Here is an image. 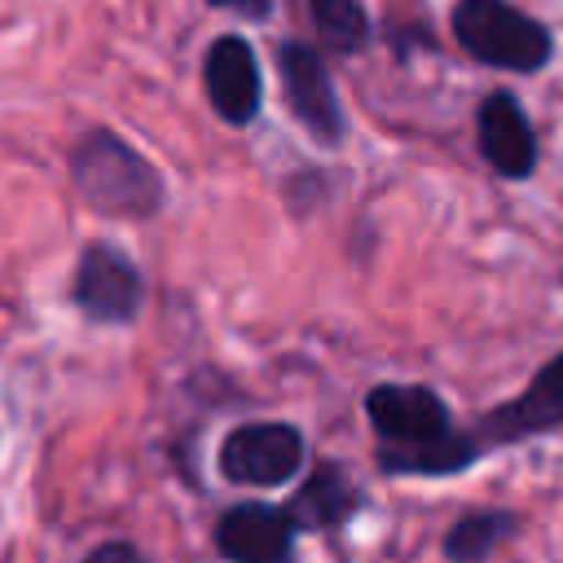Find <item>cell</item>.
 I'll list each match as a JSON object with an SVG mask.
<instances>
[{
    "instance_id": "cell-8",
    "label": "cell",
    "mask_w": 563,
    "mask_h": 563,
    "mask_svg": "<svg viewBox=\"0 0 563 563\" xmlns=\"http://www.w3.org/2000/svg\"><path fill=\"white\" fill-rule=\"evenodd\" d=\"M277 66H282V84H286L295 119L317 141H339L343 136V106H339V92H334V79L325 70L321 53L308 44H282Z\"/></svg>"
},
{
    "instance_id": "cell-9",
    "label": "cell",
    "mask_w": 563,
    "mask_h": 563,
    "mask_svg": "<svg viewBox=\"0 0 563 563\" xmlns=\"http://www.w3.org/2000/svg\"><path fill=\"white\" fill-rule=\"evenodd\" d=\"M202 84H207V97L224 123H251L260 114V97H264L260 62L242 35H220L207 48Z\"/></svg>"
},
{
    "instance_id": "cell-7",
    "label": "cell",
    "mask_w": 563,
    "mask_h": 563,
    "mask_svg": "<svg viewBox=\"0 0 563 563\" xmlns=\"http://www.w3.org/2000/svg\"><path fill=\"white\" fill-rule=\"evenodd\" d=\"M295 537V515L268 501H242L216 519V550L229 563H290Z\"/></svg>"
},
{
    "instance_id": "cell-3",
    "label": "cell",
    "mask_w": 563,
    "mask_h": 563,
    "mask_svg": "<svg viewBox=\"0 0 563 563\" xmlns=\"http://www.w3.org/2000/svg\"><path fill=\"white\" fill-rule=\"evenodd\" d=\"M453 35L484 66L541 70L550 62V31L510 0H457Z\"/></svg>"
},
{
    "instance_id": "cell-11",
    "label": "cell",
    "mask_w": 563,
    "mask_h": 563,
    "mask_svg": "<svg viewBox=\"0 0 563 563\" xmlns=\"http://www.w3.org/2000/svg\"><path fill=\"white\" fill-rule=\"evenodd\" d=\"M356 506H361V488L343 475L339 462H317V471L286 501V510L295 515L299 532L303 528H339V523H347L356 515Z\"/></svg>"
},
{
    "instance_id": "cell-6",
    "label": "cell",
    "mask_w": 563,
    "mask_h": 563,
    "mask_svg": "<svg viewBox=\"0 0 563 563\" xmlns=\"http://www.w3.org/2000/svg\"><path fill=\"white\" fill-rule=\"evenodd\" d=\"M545 431H563V352L554 361H545L537 369V378L506 405H497L493 413L479 418L475 440L488 449L497 444H519L528 435H545Z\"/></svg>"
},
{
    "instance_id": "cell-4",
    "label": "cell",
    "mask_w": 563,
    "mask_h": 563,
    "mask_svg": "<svg viewBox=\"0 0 563 563\" xmlns=\"http://www.w3.org/2000/svg\"><path fill=\"white\" fill-rule=\"evenodd\" d=\"M303 466V431L290 422H246L220 444V475L229 484L277 488Z\"/></svg>"
},
{
    "instance_id": "cell-15",
    "label": "cell",
    "mask_w": 563,
    "mask_h": 563,
    "mask_svg": "<svg viewBox=\"0 0 563 563\" xmlns=\"http://www.w3.org/2000/svg\"><path fill=\"white\" fill-rule=\"evenodd\" d=\"M216 9H233V13H246V18H264L273 9V0H207Z\"/></svg>"
},
{
    "instance_id": "cell-10",
    "label": "cell",
    "mask_w": 563,
    "mask_h": 563,
    "mask_svg": "<svg viewBox=\"0 0 563 563\" xmlns=\"http://www.w3.org/2000/svg\"><path fill=\"white\" fill-rule=\"evenodd\" d=\"M475 128H479L484 158L501 176H510V180L532 176V167H537V132H532L528 114L519 110V101L510 92L484 97L479 101V114H475Z\"/></svg>"
},
{
    "instance_id": "cell-14",
    "label": "cell",
    "mask_w": 563,
    "mask_h": 563,
    "mask_svg": "<svg viewBox=\"0 0 563 563\" xmlns=\"http://www.w3.org/2000/svg\"><path fill=\"white\" fill-rule=\"evenodd\" d=\"M84 563H141V554H136L128 541H106V545H97Z\"/></svg>"
},
{
    "instance_id": "cell-1",
    "label": "cell",
    "mask_w": 563,
    "mask_h": 563,
    "mask_svg": "<svg viewBox=\"0 0 563 563\" xmlns=\"http://www.w3.org/2000/svg\"><path fill=\"white\" fill-rule=\"evenodd\" d=\"M365 413L387 475H457L484 453L475 431H457L449 405L422 383H378Z\"/></svg>"
},
{
    "instance_id": "cell-12",
    "label": "cell",
    "mask_w": 563,
    "mask_h": 563,
    "mask_svg": "<svg viewBox=\"0 0 563 563\" xmlns=\"http://www.w3.org/2000/svg\"><path fill=\"white\" fill-rule=\"evenodd\" d=\"M515 532H519V515L515 510H471V515H462L444 532V559H453V563H479L501 541H510Z\"/></svg>"
},
{
    "instance_id": "cell-5",
    "label": "cell",
    "mask_w": 563,
    "mask_h": 563,
    "mask_svg": "<svg viewBox=\"0 0 563 563\" xmlns=\"http://www.w3.org/2000/svg\"><path fill=\"white\" fill-rule=\"evenodd\" d=\"M70 299L75 308L88 317V321H101V325H123L141 312V299H145V282L136 273V264L110 246V242H88L79 251V264H75V282H70Z\"/></svg>"
},
{
    "instance_id": "cell-13",
    "label": "cell",
    "mask_w": 563,
    "mask_h": 563,
    "mask_svg": "<svg viewBox=\"0 0 563 563\" xmlns=\"http://www.w3.org/2000/svg\"><path fill=\"white\" fill-rule=\"evenodd\" d=\"M317 31L325 35V44L352 53L369 40V22H365V4L361 0H308Z\"/></svg>"
},
{
    "instance_id": "cell-2",
    "label": "cell",
    "mask_w": 563,
    "mask_h": 563,
    "mask_svg": "<svg viewBox=\"0 0 563 563\" xmlns=\"http://www.w3.org/2000/svg\"><path fill=\"white\" fill-rule=\"evenodd\" d=\"M70 180L79 198L101 216L145 220L163 207V176L119 132L92 128L70 150Z\"/></svg>"
}]
</instances>
